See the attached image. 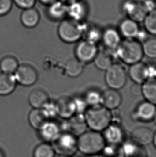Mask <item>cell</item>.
I'll list each match as a JSON object with an SVG mask.
<instances>
[{"label": "cell", "instance_id": "6da1fadb", "mask_svg": "<svg viewBox=\"0 0 156 157\" xmlns=\"http://www.w3.org/2000/svg\"><path fill=\"white\" fill-rule=\"evenodd\" d=\"M115 58L131 66L141 61L144 54L142 43L135 39H125L113 51Z\"/></svg>", "mask_w": 156, "mask_h": 157}, {"label": "cell", "instance_id": "7a4b0ae2", "mask_svg": "<svg viewBox=\"0 0 156 157\" xmlns=\"http://www.w3.org/2000/svg\"><path fill=\"white\" fill-rule=\"evenodd\" d=\"M87 127L96 132H103L112 123L111 110L102 105L89 107L84 114Z\"/></svg>", "mask_w": 156, "mask_h": 157}, {"label": "cell", "instance_id": "3957f363", "mask_svg": "<svg viewBox=\"0 0 156 157\" xmlns=\"http://www.w3.org/2000/svg\"><path fill=\"white\" fill-rule=\"evenodd\" d=\"M84 23L76 21L68 17L61 21L57 34L59 38L64 43L73 44L78 42L83 37Z\"/></svg>", "mask_w": 156, "mask_h": 157}, {"label": "cell", "instance_id": "277c9868", "mask_svg": "<svg viewBox=\"0 0 156 157\" xmlns=\"http://www.w3.org/2000/svg\"><path fill=\"white\" fill-rule=\"evenodd\" d=\"M106 145V140L100 132L91 130L79 136L78 149L86 155H94L101 151Z\"/></svg>", "mask_w": 156, "mask_h": 157}, {"label": "cell", "instance_id": "5b68a950", "mask_svg": "<svg viewBox=\"0 0 156 157\" xmlns=\"http://www.w3.org/2000/svg\"><path fill=\"white\" fill-rule=\"evenodd\" d=\"M127 75L128 72L124 66L118 62L113 63L106 71V84L110 89H121L126 84Z\"/></svg>", "mask_w": 156, "mask_h": 157}, {"label": "cell", "instance_id": "8992f818", "mask_svg": "<svg viewBox=\"0 0 156 157\" xmlns=\"http://www.w3.org/2000/svg\"><path fill=\"white\" fill-rule=\"evenodd\" d=\"M77 140L76 136L70 132H61L52 142L53 149L61 155L69 157L73 155L78 149Z\"/></svg>", "mask_w": 156, "mask_h": 157}, {"label": "cell", "instance_id": "52a82bcc", "mask_svg": "<svg viewBox=\"0 0 156 157\" xmlns=\"http://www.w3.org/2000/svg\"><path fill=\"white\" fill-rule=\"evenodd\" d=\"M17 84L23 86H31L38 79V73L35 68L28 64L19 65L13 74Z\"/></svg>", "mask_w": 156, "mask_h": 157}, {"label": "cell", "instance_id": "ba28073f", "mask_svg": "<svg viewBox=\"0 0 156 157\" xmlns=\"http://www.w3.org/2000/svg\"><path fill=\"white\" fill-rule=\"evenodd\" d=\"M98 50L97 44L84 39L80 41L76 47V58L84 64L89 63L93 62Z\"/></svg>", "mask_w": 156, "mask_h": 157}, {"label": "cell", "instance_id": "9c48e42d", "mask_svg": "<svg viewBox=\"0 0 156 157\" xmlns=\"http://www.w3.org/2000/svg\"><path fill=\"white\" fill-rule=\"evenodd\" d=\"M122 10L128 16L129 18L133 19L137 23L143 22L147 11L142 2L136 0H127L122 4Z\"/></svg>", "mask_w": 156, "mask_h": 157}, {"label": "cell", "instance_id": "30bf717a", "mask_svg": "<svg viewBox=\"0 0 156 157\" xmlns=\"http://www.w3.org/2000/svg\"><path fill=\"white\" fill-rule=\"evenodd\" d=\"M156 113V105L145 100L137 105L131 117L134 121L149 122L154 120Z\"/></svg>", "mask_w": 156, "mask_h": 157}, {"label": "cell", "instance_id": "8fae6325", "mask_svg": "<svg viewBox=\"0 0 156 157\" xmlns=\"http://www.w3.org/2000/svg\"><path fill=\"white\" fill-rule=\"evenodd\" d=\"M57 115L64 120H68L76 114L74 98L62 96L55 101Z\"/></svg>", "mask_w": 156, "mask_h": 157}, {"label": "cell", "instance_id": "7c38bea8", "mask_svg": "<svg viewBox=\"0 0 156 157\" xmlns=\"http://www.w3.org/2000/svg\"><path fill=\"white\" fill-rule=\"evenodd\" d=\"M122 101L121 95L117 90L109 88L102 92L101 105L109 110L117 109Z\"/></svg>", "mask_w": 156, "mask_h": 157}, {"label": "cell", "instance_id": "4fadbf2b", "mask_svg": "<svg viewBox=\"0 0 156 157\" xmlns=\"http://www.w3.org/2000/svg\"><path fill=\"white\" fill-rule=\"evenodd\" d=\"M88 13V6L82 0H78L68 4L67 16L76 21L83 22L86 18Z\"/></svg>", "mask_w": 156, "mask_h": 157}, {"label": "cell", "instance_id": "5bb4252c", "mask_svg": "<svg viewBox=\"0 0 156 157\" xmlns=\"http://www.w3.org/2000/svg\"><path fill=\"white\" fill-rule=\"evenodd\" d=\"M61 125L55 120H48L39 130L41 138L46 142H53L61 132Z\"/></svg>", "mask_w": 156, "mask_h": 157}, {"label": "cell", "instance_id": "9a60e30c", "mask_svg": "<svg viewBox=\"0 0 156 157\" xmlns=\"http://www.w3.org/2000/svg\"><path fill=\"white\" fill-rule=\"evenodd\" d=\"M66 121L65 125L68 130L67 132H70L75 136H79L86 131L87 125L84 114H76L70 119L66 120Z\"/></svg>", "mask_w": 156, "mask_h": 157}, {"label": "cell", "instance_id": "2e32d148", "mask_svg": "<svg viewBox=\"0 0 156 157\" xmlns=\"http://www.w3.org/2000/svg\"><path fill=\"white\" fill-rule=\"evenodd\" d=\"M121 37L118 30L114 28H108L102 33V40L106 49L114 51L121 42Z\"/></svg>", "mask_w": 156, "mask_h": 157}, {"label": "cell", "instance_id": "e0dca14e", "mask_svg": "<svg viewBox=\"0 0 156 157\" xmlns=\"http://www.w3.org/2000/svg\"><path fill=\"white\" fill-rule=\"evenodd\" d=\"M47 15L51 20L61 21L68 15V4L57 0L48 6Z\"/></svg>", "mask_w": 156, "mask_h": 157}, {"label": "cell", "instance_id": "ac0fdd59", "mask_svg": "<svg viewBox=\"0 0 156 157\" xmlns=\"http://www.w3.org/2000/svg\"><path fill=\"white\" fill-rule=\"evenodd\" d=\"M128 75L134 83L142 84L148 80L147 63L140 61L132 64L129 68Z\"/></svg>", "mask_w": 156, "mask_h": 157}, {"label": "cell", "instance_id": "d6986e66", "mask_svg": "<svg viewBox=\"0 0 156 157\" xmlns=\"http://www.w3.org/2000/svg\"><path fill=\"white\" fill-rule=\"evenodd\" d=\"M114 58L113 51L102 49L98 50L93 62L98 69L106 71L114 63Z\"/></svg>", "mask_w": 156, "mask_h": 157}, {"label": "cell", "instance_id": "ffe728a7", "mask_svg": "<svg viewBox=\"0 0 156 157\" xmlns=\"http://www.w3.org/2000/svg\"><path fill=\"white\" fill-rule=\"evenodd\" d=\"M22 25L28 29H33L38 25L40 21V14L34 7L23 9L20 16Z\"/></svg>", "mask_w": 156, "mask_h": 157}, {"label": "cell", "instance_id": "44dd1931", "mask_svg": "<svg viewBox=\"0 0 156 157\" xmlns=\"http://www.w3.org/2000/svg\"><path fill=\"white\" fill-rule=\"evenodd\" d=\"M139 30V23L128 18L120 23L118 31L121 36L125 39H135Z\"/></svg>", "mask_w": 156, "mask_h": 157}, {"label": "cell", "instance_id": "7402d4cb", "mask_svg": "<svg viewBox=\"0 0 156 157\" xmlns=\"http://www.w3.org/2000/svg\"><path fill=\"white\" fill-rule=\"evenodd\" d=\"M154 132L150 128L139 127L135 128L132 134V140L136 144L148 145L153 141Z\"/></svg>", "mask_w": 156, "mask_h": 157}, {"label": "cell", "instance_id": "603a6c76", "mask_svg": "<svg viewBox=\"0 0 156 157\" xmlns=\"http://www.w3.org/2000/svg\"><path fill=\"white\" fill-rule=\"evenodd\" d=\"M17 85L14 75L0 73V96L10 95L15 91Z\"/></svg>", "mask_w": 156, "mask_h": 157}, {"label": "cell", "instance_id": "cb8c5ba5", "mask_svg": "<svg viewBox=\"0 0 156 157\" xmlns=\"http://www.w3.org/2000/svg\"><path fill=\"white\" fill-rule=\"evenodd\" d=\"M50 100L48 94L43 90H33L28 97V102L33 108L41 109Z\"/></svg>", "mask_w": 156, "mask_h": 157}, {"label": "cell", "instance_id": "d4e9b609", "mask_svg": "<svg viewBox=\"0 0 156 157\" xmlns=\"http://www.w3.org/2000/svg\"><path fill=\"white\" fill-rule=\"evenodd\" d=\"M105 140L112 143L120 142L124 137V130L119 123H111L104 131Z\"/></svg>", "mask_w": 156, "mask_h": 157}, {"label": "cell", "instance_id": "484cf974", "mask_svg": "<svg viewBox=\"0 0 156 157\" xmlns=\"http://www.w3.org/2000/svg\"><path fill=\"white\" fill-rule=\"evenodd\" d=\"M28 120L33 129L39 130L49 120L41 109L33 108L28 114Z\"/></svg>", "mask_w": 156, "mask_h": 157}, {"label": "cell", "instance_id": "4316f807", "mask_svg": "<svg viewBox=\"0 0 156 157\" xmlns=\"http://www.w3.org/2000/svg\"><path fill=\"white\" fill-rule=\"evenodd\" d=\"M84 25L83 37L84 40L95 44L102 40L103 32L98 27L91 24L84 23Z\"/></svg>", "mask_w": 156, "mask_h": 157}, {"label": "cell", "instance_id": "83f0119b", "mask_svg": "<svg viewBox=\"0 0 156 157\" xmlns=\"http://www.w3.org/2000/svg\"><path fill=\"white\" fill-rule=\"evenodd\" d=\"M142 93L145 100L156 106V78L148 79L142 84Z\"/></svg>", "mask_w": 156, "mask_h": 157}, {"label": "cell", "instance_id": "f1b7e54d", "mask_svg": "<svg viewBox=\"0 0 156 157\" xmlns=\"http://www.w3.org/2000/svg\"><path fill=\"white\" fill-rule=\"evenodd\" d=\"M84 69V64L76 58L68 60L65 65V71L68 76L76 78L82 74Z\"/></svg>", "mask_w": 156, "mask_h": 157}, {"label": "cell", "instance_id": "f546056e", "mask_svg": "<svg viewBox=\"0 0 156 157\" xmlns=\"http://www.w3.org/2000/svg\"><path fill=\"white\" fill-rule=\"evenodd\" d=\"M19 66L17 59L11 55L4 56L0 61V70L5 74H13Z\"/></svg>", "mask_w": 156, "mask_h": 157}, {"label": "cell", "instance_id": "4dcf8cb0", "mask_svg": "<svg viewBox=\"0 0 156 157\" xmlns=\"http://www.w3.org/2000/svg\"><path fill=\"white\" fill-rule=\"evenodd\" d=\"M142 45L144 55L149 59H156V36L148 38Z\"/></svg>", "mask_w": 156, "mask_h": 157}, {"label": "cell", "instance_id": "1f68e13d", "mask_svg": "<svg viewBox=\"0 0 156 157\" xmlns=\"http://www.w3.org/2000/svg\"><path fill=\"white\" fill-rule=\"evenodd\" d=\"M143 22L144 30L148 34L156 36V9L148 13Z\"/></svg>", "mask_w": 156, "mask_h": 157}, {"label": "cell", "instance_id": "d6a6232c", "mask_svg": "<svg viewBox=\"0 0 156 157\" xmlns=\"http://www.w3.org/2000/svg\"><path fill=\"white\" fill-rule=\"evenodd\" d=\"M84 98L89 107L101 105L102 92L97 90H89L86 92Z\"/></svg>", "mask_w": 156, "mask_h": 157}, {"label": "cell", "instance_id": "836d02e7", "mask_svg": "<svg viewBox=\"0 0 156 157\" xmlns=\"http://www.w3.org/2000/svg\"><path fill=\"white\" fill-rule=\"evenodd\" d=\"M55 151L48 143L39 145L34 151V157H54Z\"/></svg>", "mask_w": 156, "mask_h": 157}, {"label": "cell", "instance_id": "e575fe53", "mask_svg": "<svg viewBox=\"0 0 156 157\" xmlns=\"http://www.w3.org/2000/svg\"><path fill=\"white\" fill-rule=\"evenodd\" d=\"M41 109L49 120H55L56 117L58 116L55 101L50 100Z\"/></svg>", "mask_w": 156, "mask_h": 157}, {"label": "cell", "instance_id": "d590c367", "mask_svg": "<svg viewBox=\"0 0 156 157\" xmlns=\"http://www.w3.org/2000/svg\"><path fill=\"white\" fill-rule=\"evenodd\" d=\"M74 98L76 114H84L87 109H88L89 106L87 104L86 101L84 100V97H73Z\"/></svg>", "mask_w": 156, "mask_h": 157}, {"label": "cell", "instance_id": "8d00e7d4", "mask_svg": "<svg viewBox=\"0 0 156 157\" xmlns=\"http://www.w3.org/2000/svg\"><path fill=\"white\" fill-rule=\"evenodd\" d=\"M13 4V0H0V17L8 14L12 9Z\"/></svg>", "mask_w": 156, "mask_h": 157}, {"label": "cell", "instance_id": "74e56055", "mask_svg": "<svg viewBox=\"0 0 156 157\" xmlns=\"http://www.w3.org/2000/svg\"><path fill=\"white\" fill-rule=\"evenodd\" d=\"M13 3H15L18 7L21 9L30 8L34 7L37 0H13Z\"/></svg>", "mask_w": 156, "mask_h": 157}, {"label": "cell", "instance_id": "f35d334b", "mask_svg": "<svg viewBox=\"0 0 156 157\" xmlns=\"http://www.w3.org/2000/svg\"><path fill=\"white\" fill-rule=\"evenodd\" d=\"M131 94L135 97L141 96L142 93V84L138 83H133L130 87Z\"/></svg>", "mask_w": 156, "mask_h": 157}, {"label": "cell", "instance_id": "ab89813d", "mask_svg": "<svg viewBox=\"0 0 156 157\" xmlns=\"http://www.w3.org/2000/svg\"><path fill=\"white\" fill-rule=\"evenodd\" d=\"M147 73L148 79L156 78V64H147Z\"/></svg>", "mask_w": 156, "mask_h": 157}, {"label": "cell", "instance_id": "60d3db41", "mask_svg": "<svg viewBox=\"0 0 156 157\" xmlns=\"http://www.w3.org/2000/svg\"><path fill=\"white\" fill-rule=\"evenodd\" d=\"M142 3L148 13L156 9V2H154V0H144Z\"/></svg>", "mask_w": 156, "mask_h": 157}, {"label": "cell", "instance_id": "b9f144b4", "mask_svg": "<svg viewBox=\"0 0 156 157\" xmlns=\"http://www.w3.org/2000/svg\"><path fill=\"white\" fill-rule=\"evenodd\" d=\"M148 34V33H147V32L144 29V30H141L140 29L139 32L138 33V34H137V36L136 37L135 39H136L137 40L139 41L140 43H141V42L143 43L144 41L146 40L148 38V37H147V34Z\"/></svg>", "mask_w": 156, "mask_h": 157}, {"label": "cell", "instance_id": "7bdbcfd3", "mask_svg": "<svg viewBox=\"0 0 156 157\" xmlns=\"http://www.w3.org/2000/svg\"><path fill=\"white\" fill-rule=\"evenodd\" d=\"M38 1L41 3L48 6L50 4L53 3L57 0H38Z\"/></svg>", "mask_w": 156, "mask_h": 157}, {"label": "cell", "instance_id": "ee69618b", "mask_svg": "<svg viewBox=\"0 0 156 157\" xmlns=\"http://www.w3.org/2000/svg\"><path fill=\"white\" fill-rule=\"evenodd\" d=\"M61 1L64 2V3H65L66 4H69L71 3L72 2H76V1H78V0H61Z\"/></svg>", "mask_w": 156, "mask_h": 157}, {"label": "cell", "instance_id": "f6af8a7d", "mask_svg": "<svg viewBox=\"0 0 156 157\" xmlns=\"http://www.w3.org/2000/svg\"><path fill=\"white\" fill-rule=\"evenodd\" d=\"M154 143V146L156 147V132H154V138H153V141Z\"/></svg>", "mask_w": 156, "mask_h": 157}, {"label": "cell", "instance_id": "bcb514c9", "mask_svg": "<svg viewBox=\"0 0 156 157\" xmlns=\"http://www.w3.org/2000/svg\"><path fill=\"white\" fill-rule=\"evenodd\" d=\"M154 122H155V123L156 124V115H155V117H154Z\"/></svg>", "mask_w": 156, "mask_h": 157}, {"label": "cell", "instance_id": "7dc6e473", "mask_svg": "<svg viewBox=\"0 0 156 157\" xmlns=\"http://www.w3.org/2000/svg\"><path fill=\"white\" fill-rule=\"evenodd\" d=\"M69 157L68 156H64V155H60L59 157Z\"/></svg>", "mask_w": 156, "mask_h": 157}, {"label": "cell", "instance_id": "c3c4849f", "mask_svg": "<svg viewBox=\"0 0 156 157\" xmlns=\"http://www.w3.org/2000/svg\"><path fill=\"white\" fill-rule=\"evenodd\" d=\"M0 157H2V155H1V154L0 153Z\"/></svg>", "mask_w": 156, "mask_h": 157}]
</instances>
